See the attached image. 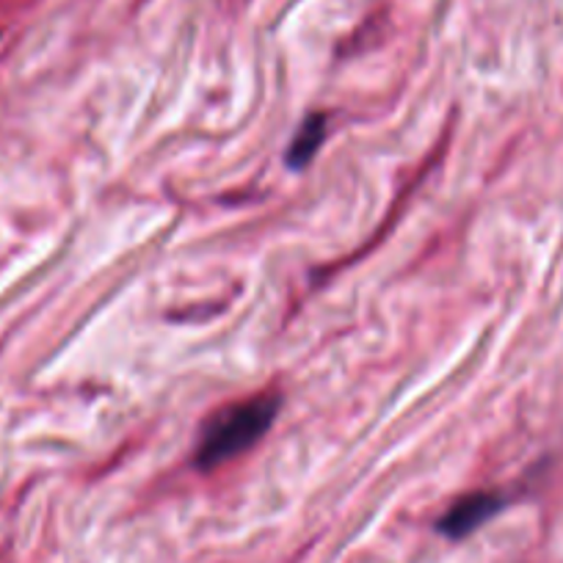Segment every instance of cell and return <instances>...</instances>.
Here are the masks:
<instances>
[{"mask_svg": "<svg viewBox=\"0 0 563 563\" xmlns=\"http://www.w3.org/2000/svg\"><path fill=\"white\" fill-rule=\"evenodd\" d=\"M506 500L503 495L495 492H473V495H464L453 503L445 511V517L440 519V533H445L448 539H464V536L475 533L481 525L489 522L492 517L503 511Z\"/></svg>", "mask_w": 563, "mask_h": 563, "instance_id": "cell-2", "label": "cell"}, {"mask_svg": "<svg viewBox=\"0 0 563 563\" xmlns=\"http://www.w3.org/2000/svg\"><path fill=\"white\" fill-rule=\"evenodd\" d=\"M323 139H327V117H323V113H312L310 119L301 122L299 133H296L294 144H290L288 164L294 166V169H301V166L310 164V161L316 158L318 147L323 144Z\"/></svg>", "mask_w": 563, "mask_h": 563, "instance_id": "cell-3", "label": "cell"}, {"mask_svg": "<svg viewBox=\"0 0 563 563\" xmlns=\"http://www.w3.org/2000/svg\"><path fill=\"white\" fill-rule=\"evenodd\" d=\"M279 395H252L246 400L219 409L208 420L202 440L197 448V464L202 470H213L241 456L249 448L257 445L265 431L274 426L279 411Z\"/></svg>", "mask_w": 563, "mask_h": 563, "instance_id": "cell-1", "label": "cell"}]
</instances>
